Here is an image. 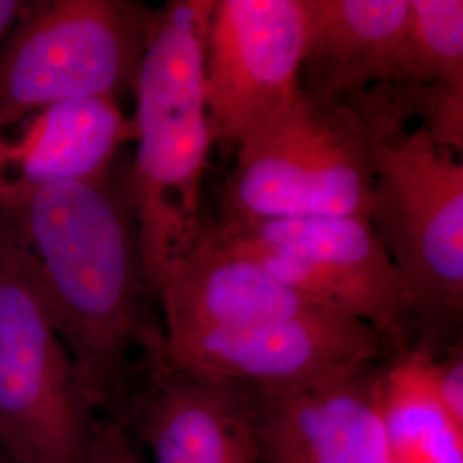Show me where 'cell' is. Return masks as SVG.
<instances>
[{
    "label": "cell",
    "mask_w": 463,
    "mask_h": 463,
    "mask_svg": "<svg viewBox=\"0 0 463 463\" xmlns=\"http://www.w3.org/2000/svg\"><path fill=\"white\" fill-rule=\"evenodd\" d=\"M463 91L462 0H409V19L392 86Z\"/></svg>",
    "instance_id": "2e32d148"
},
{
    "label": "cell",
    "mask_w": 463,
    "mask_h": 463,
    "mask_svg": "<svg viewBox=\"0 0 463 463\" xmlns=\"http://www.w3.org/2000/svg\"><path fill=\"white\" fill-rule=\"evenodd\" d=\"M168 344L206 333L252 328L298 316L316 304L220 239L213 223L166 268L155 287Z\"/></svg>",
    "instance_id": "7c38bea8"
},
{
    "label": "cell",
    "mask_w": 463,
    "mask_h": 463,
    "mask_svg": "<svg viewBox=\"0 0 463 463\" xmlns=\"http://www.w3.org/2000/svg\"><path fill=\"white\" fill-rule=\"evenodd\" d=\"M122 424L133 426L155 463H260L254 386L177 367L156 323L134 359Z\"/></svg>",
    "instance_id": "9c48e42d"
},
{
    "label": "cell",
    "mask_w": 463,
    "mask_h": 463,
    "mask_svg": "<svg viewBox=\"0 0 463 463\" xmlns=\"http://www.w3.org/2000/svg\"><path fill=\"white\" fill-rule=\"evenodd\" d=\"M0 241L30 258L86 397L120 422L134 359L155 325L126 170L0 189Z\"/></svg>",
    "instance_id": "6da1fadb"
},
{
    "label": "cell",
    "mask_w": 463,
    "mask_h": 463,
    "mask_svg": "<svg viewBox=\"0 0 463 463\" xmlns=\"http://www.w3.org/2000/svg\"><path fill=\"white\" fill-rule=\"evenodd\" d=\"M424 373L434 395L441 402L451 420L463 430V347L462 340L436 354H424Z\"/></svg>",
    "instance_id": "e0dca14e"
},
{
    "label": "cell",
    "mask_w": 463,
    "mask_h": 463,
    "mask_svg": "<svg viewBox=\"0 0 463 463\" xmlns=\"http://www.w3.org/2000/svg\"><path fill=\"white\" fill-rule=\"evenodd\" d=\"M24 4L26 2L23 0H0V47L7 34L11 33Z\"/></svg>",
    "instance_id": "d6986e66"
},
{
    "label": "cell",
    "mask_w": 463,
    "mask_h": 463,
    "mask_svg": "<svg viewBox=\"0 0 463 463\" xmlns=\"http://www.w3.org/2000/svg\"><path fill=\"white\" fill-rule=\"evenodd\" d=\"M165 348L168 359L187 373L254 388L292 386L361 361L392 359L378 331L328 307L246 330L165 340Z\"/></svg>",
    "instance_id": "30bf717a"
},
{
    "label": "cell",
    "mask_w": 463,
    "mask_h": 463,
    "mask_svg": "<svg viewBox=\"0 0 463 463\" xmlns=\"http://www.w3.org/2000/svg\"><path fill=\"white\" fill-rule=\"evenodd\" d=\"M361 361L283 388H254L260 463H388L381 374Z\"/></svg>",
    "instance_id": "8fae6325"
},
{
    "label": "cell",
    "mask_w": 463,
    "mask_h": 463,
    "mask_svg": "<svg viewBox=\"0 0 463 463\" xmlns=\"http://www.w3.org/2000/svg\"><path fill=\"white\" fill-rule=\"evenodd\" d=\"M462 155L422 128L381 134L373 155L369 223L403 287L424 354L462 340Z\"/></svg>",
    "instance_id": "3957f363"
},
{
    "label": "cell",
    "mask_w": 463,
    "mask_h": 463,
    "mask_svg": "<svg viewBox=\"0 0 463 463\" xmlns=\"http://www.w3.org/2000/svg\"><path fill=\"white\" fill-rule=\"evenodd\" d=\"M99 417L30 258L0 241L2 455L16 463H81Z\"/></svg>",
    "instance_id": "8992f818"
},
{
    "label": "cell",
    "mask_w": 463,
    "mask_h": 463,
    "mask_svg": "<svg viewBox=\"0 0 463 463\" xmlns=\"http://www.w3.org/2000/svg\"><path fill=\"white\" fill-rule=\"evenodd\" d=\"M153 14L134 0L26 2L0 47V129L57 103L133 91Z\"/></svg>",
    "instance_id": "5b68a950"
},
{
    "label": "cell",
    "mask_w": 463,
    "mask_h": 463,
    "mask_svg": "<svg viewBox=\"0 0 463 463\" xmlns=\"http://www.w3.org/2000/svg\"><path fill=\"white\" fill-rule=\"evenodd\" d=\"M409 0H307L300 88L345 99L395 81Z\"/></svg>",
    "instance_id": "5bb4252c"
},
{
    "label": "cell",
    "mask_w": 463,
    "mask_h": 463,
    "mask_svg": "<svg viewBox=\"0 0 463 463\" xmlns=\"http://www.w3.org/2000/svg\"><path fill=\"white\" fill-rule=\"evenodd\" d=\"M388 463H463V430L412 363L390 365L381 380Z\"/></svg>",
    "instance_id": "9a60e30c"
},
{
    "label": "cell",
    "mask_w": 463,
    "mask_h": 463,
    "mask_svg": "<svg viewBox=\"0 0 463 463\" xmlns=\"http://www.w3.org/2000/svg\"><path fill=\"white\" fill-rule=\"evenodd\" d=\"M133 117L118 99L64 101L0 129V189H40L105 177L126 143Z\"/></svg>",
    "instance_id": "4fadbf2b"
},
{
    "label": "cell",
    "mask_w": 463,
    "mask_h": 463,
    "mask_svg": "<svg viewBox=\"0 0 463 463\" xmlns=\"http://www.w3.org/2000/svg\"><path fill=\"white\" fill-rule=\"evenodd\" d=\"M213 227L222 241L302 296L378 331L392 357L414 347L403 287L367 218H279Z\"/></svg>",
    "instance_id": "52a82bcc"
},
{
    "label": "cell",
    "mask_w": 463,
    "mask_h": 463,
    "mask_svg": "<svg viewBox=\"0 0 463 463\" xmlns=\"http://www.w3.org/2000/svg\"><path fill=\"white\" fill-rule=\"evenodd\" d=\"M213 0L155 9L136 72L133 164L126 184L149 290L204 231L203 179L213 134L204 91V40Z\"/></svg>",
    "instance_id": "7a4b0ae2"
},
{
    "label": "cell",
    "mask_w": 463,
    "mask_h": 463,
    "mask_svg": "<svg viewBox=\"0 0 463 463\" xmlns=\"http://www.w3.org/2000/svg\"><path fill=\"white\" fill-rule=\"evenodd\" d=\"M383 133L357 97L330 101L298 88L235 149L220 222L367 218L373 155Z\"/></svg>",
    "instance_id": "277c9868"
},
{
    "label": "cell",
    "mask_w": 463,
    "mask_h": 463,
    "mask_svg": "<svg viewBox=\"0 0 463 463\" xmlns=\"http://www.w3.org/2000/svg\"><path fill=\"white\" fill-rule=\"evenodd\" d=\"M81 463H141L126 426L116 419L99 415L90 447Z\"/></svg>",
    "instance_id": "ac0fdd59"
},
{
    "label": "cell",
    "mask_w": 463,
    "mask_h": 463,
    "mask_svg": "<svg viewBox=\"0 0 463 463\" xmlns=\"http://www.w3.org/2000/svg\"><path fill=\"white\" fill-rule=\"evenodd\" d=\"M307 0H213L204 91L213 143L235 151L298 93Z\"/></svg>",
    "instance_id": "ba28073f"
}]
</instances>
